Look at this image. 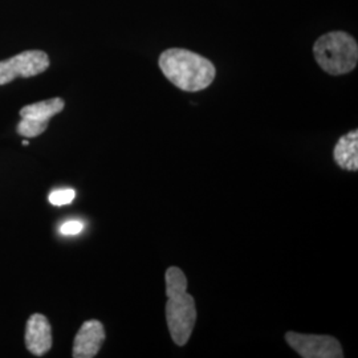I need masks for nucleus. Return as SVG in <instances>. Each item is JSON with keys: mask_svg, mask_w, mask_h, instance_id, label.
I'll return each mask as SVG.
<instances>
[{"mask_svg": "<svg viewBox=\"0 0 358 358\" xmlns=\"http://www.w3.org/2000/svg\"><path fill=\"white\" fill-rule=\"evenodd\" d=\"M159 68L170 83L186 92H199L211 85L217 69L203 56L187 50L171 48L159 56Z\"/></svg>", "mask_w": 358, "mask_h": 358, "instance_id": "1", "label": "nucleus"}, {"mask_svg": "<svg viewBox=\"0 0 358 358\" xmlns=\"http://www.w3.org/2000/svg\"><path fill=\"white\" fill-rule=\"evenodd\" d=\"M166 320L173 341L185 346L192 337L196 320L195 300L187 294V279L178 267L167 268L166 275Z\"/></svg>", "mask_w": 358, "mask_h": 358, "instance_id": "2", "label": "nucleus"}, {"mask_svg": "<svg viewBox=\"0 0 358 358\" xmlns=\"http://www.w3.org/2000/svg\"><path fill=\"white\" fill-rule=\"evenodd\" d=\"M313 53L321 69L332 76L349 73L357 65V41L343 31L328 32L317 38Z\"/></svg>", "mask_w": 358, "mask_h": 358, "instance_id": "3", "label": "nucleus"}, {"mask_svg": "<svg viewBox=\"0 0 358 358\" xmlns=\"http://www.w3.org/2000/svg\"><path fill=\"white\" fill-rule=\"evenodd\" d=\"M50 66V57L45 52L26 51L11 59L0 62V85H6L17 77L38 76Z\"/></svg>", "mask_w": 358, "mask_h": 358, "instance_id": "4", "label": "nucleus"}, {"mask_svg": "<svg viewBox=\"0 0 358 358\" xmlns=\"http://www.w3.org/2000/svg\"><path fill=\"white\" fill-rule=\"evenodd\" d=\"M288 345L304 358H343V348L332 336L301 334L288 332L285 334Z\"/></svg>", "mask_w": 358, "mask_h": 358, "instance_id": "5", "label": "nucleus"}, {"mask_svg": "<svg viewBox=\"0 0 358 358\" xmlns=\"http://www.w3.org/2000/svg\"><path fill=\"white\" fill-rule=\"evenodd\" d=\"M105 341V329L99 320L85 321L73 341L75 358H93L97 356Z\"/></svg>", "mask_w": 358, "mask_h": 358, "instance_id": "6", "label": "nucleus"}, {"mask_svg": "<svg viewBox=\"0 0 358 358\" xmlns=\"http://www.w3.org/2000/svg\"><path fill=\"white\" fill-rule=\"evenodd\" d=\"M53 340H52V327L48 319L41 315H32L26 327V346L29 353L36 357H43L45 353L51 350Z\"/></svg>", "mask_w": 358, "mask_h": 358, "instance_id": "7", "label": "nucleus"}, {"mask_svg": "<svg viewBox=\"0 0 358 358\" xmlns=\"http://www.w3.org/2000/svg\"><path fill=\"white\" fill-rule=\"evenodd\" d=\"M334 161L338 166L349 171L358 170V131L352 130L341 137L333 152Z\"/></svg>", "mask_w": 358, "mask_h": 358, "instance_id": "8", "label": "nucleus"}, {"mask_svg": "<svg viewBox=\"0 0 358 358\" xmlns=\"http://www.w3.org/2000/svg\"><path fill=\"white\" fill-rule=\"evenodd\" d=\"M64 106L65 103L63 99L55 97V99H50L45 101L26 105L24 108L20 109L19 115L22 118H29V120H34L38 122L48 124L52 117H55L64 110Z\"/></svg>", "mask_w": 358, "mask_h": 358, "instance_id": "9", "label": "nucleus"}, {"mask_svg": "<svg viewBox=\"0 0 358 358\" xmlns=\"http://www.w3.org/2000/svg\"><path fill=\"white\" fill-rule=\"evenodd\" d=\"M48 128V124L38 122L29 118H22L16 127V131L19 136L26 138H35L40 134H43Z\"/></svg>", "mask_w": 358, "mask_h": 358, "instance_id": "10", "label": "nucleus"}, {"mask_svg": "<svg viewBox=\"0 0 358 358\" xmlns=\"http://www.w3.org/2000/svg\"><path fill=\"white\" fill-rule=\"evenodd\" d=\"M76 198V192L72 189H62V190H55L50 194L48 199L53 206H65L72 203Z\"/></svg>", "mask_w": 358, "mask_h": 358, "instance_id": "11", "label": "nucleus"}, {"mask_svg": "<svg viewBox=\"0 0 358 358\" xmlns=\"http://www.w3.org/2000/svg\"><path fill=\"white\" fill-rule=\"evenodd\" d=\"M84 229V224L80 220H68L60 227V232L63 235H77Z\"/></svg>", "mask_w": 358, "mask_h": 358, "instance_id": "12", "label": "nucleus"}, {"mask_svg": "<svg viewBox=\"0 0 358 358\" xmlns=\"http://www.w3.org/2000/svg\"><path fill=\"white\" fill-rule=\"evenodd\" d=\"M23 145H24V146H28V145H29V142L27 141H23Z\"/></svg>", "mask_w": 358, "mask_h": 358, "instance_id": "13", "label": "nucleus"}]
</instances>
